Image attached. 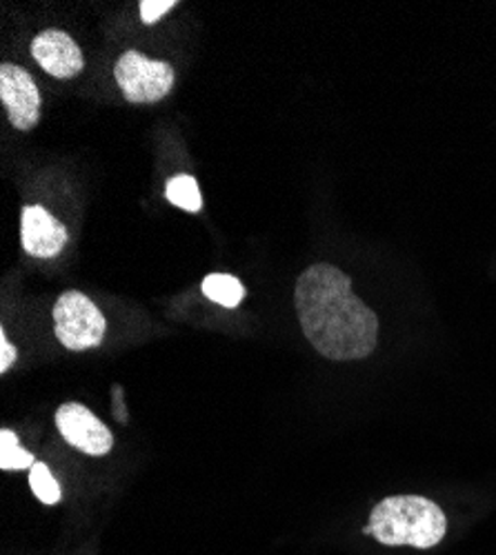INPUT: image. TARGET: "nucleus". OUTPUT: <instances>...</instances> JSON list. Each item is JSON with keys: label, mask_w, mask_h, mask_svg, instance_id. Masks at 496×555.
<instances>
[{"label": "nucleus", "mask_w": 496, "mask_h": 555, "mask_svg": "<svg viewBox=\"0 0 496 555\" xmlns=\"http://www.w3.org/2000/svg\"><path fill=\"white\" fill-rule=\"evenodd\" d=\"M69 236L67 229L40 205H27L21 214V243L23 249L34 258L59 256Z\"/></svg>", "instance_id": "obj_7"}, {"label": "nucleus", "mask_w": 496, "mask_h": 555, "mask_svg": "<svg viewBox=\"0 0 496 555\" xmlns=\"http://www.w3.org/2000/svg\"><path fill=\"white\" fill-rule=\"evenodd\" d=\"M0 101H3L10 122L18 131H29L40 120V91L34 78L18 65H0Z\"/></svg>", "instance_id": "obj_6"}, {"label": "nucleus", "mask_w": 496, "mask_h": 555, "mask_svg": "<svg viewBox=\"0 0 496 555\" xmlns=\"http://www.w3.org/2000/svg\"><path fill=\"white\" fill-rule=\"evenodd\" d=\"M16 358H18L16 347L8 340L5 330H0V374H8L12 364L16 362Z\"/></svg>", "instance_id": "obj_14"}, {"label": "nucleus", "mask_w": 496, "mask_h": 555, "mask_svg": "<svg viewBox=\"0 0 496 555\" xmlns=\"http://www.w3.org/2000/svg\"><path fill=\"white\" fill-rule=\"evenodd\" d=\"M59 343L69 351L94 349L103 343L107 322L101 309L80 292H65L54 305Z\"/></svg>", "instance_id": "obj_3"}, {"label": "nucleus", "mask_w": 496, "mask_h": 555, "mask_svg": "<svg viewBox=\"0 0 496 555\" xmlns=\"http://www.w3.org/2000/svg\"><path fill=\"white\" fill-rule=\"evenodd\" d=\"M165 196L174 207H180V209H186L190 214H196V211L203 209V196H201V190H199V182L188 173L174 176L167 182Z\"/></svg>", "instance_id": "obj_10"}, {"label": "nucleus", "mask_w": 496, "mask_h": 555, "mask_svg": "<svg viewBox=\"0 0 496 555\" xmlns=\"http://www.w3.org/2000/svg\"><path fill=\"white\" fill-rule=\"evenodd\" d=\"M171 8H176V0H143V3H141V21L145 25H154Z\"/></svg>", "instance_id": "obj_13"}, {"label": "nucleus", "mask_w": 496, "mask_h": 555, "mask_svg": "<svg viewBox=\"0 0 496 555\" xmlns=\"http://www.w3.org/2000/svg\"><path fill=\"white\" fill-rule=\"evenodd\" d=\"M29 487L34 491V495L42 502V504H59L61 502V485L56 482V478L52 476L50 467L42 465V462H36V465L29 469Z\"/></svg>", "instance_id": "obj_12"}, {"label": "nucleus", "mask_w": 496, "mask_h": 555, "mask_svg": "<svg viewBox=\"0 0 496 555\" xmlns=\"http://www.w3.org/2000/svg\"><path fill=\"white\" fill-rule=\"evenodd\" d=\"M34 61L54 78L67 80L82 72L85 59L74 38L61 29H44L31 42Z\"/></svg>", "instance_id": "obj_8"}, {"label": "nucleus", "mask_w": 496, "mask_h": 555, "mask_svg": "<svg viewBox=\"0 0 496 555\" xmlns=\"http://www.w3.org/2000/svg\"><path fill=\"white\" fill-rule=\"evenodd\" d=\"M36 465V457L25 451L18 442V436L10 429L0 431V469L3 472H23Z\"/></svg>", "instance_id": "obj_11"}, {"label": "nucleus", "mask_w": 496, "mask_h": 555, "mask_svg": "<svg viewBox=\"0 0 496 555\" xmlns=\"http://www.w3.org/2000/svg\"><path fill=\"white\" fill-rule=\"evenodd\" d=\"M203 294L220 307L237 309L245 298V287L230 273H209L203 281Z\"/></svg>", "instance_id": "obj_9"}, {"label": "nucleus", "mask_w": 496, "mask_h": 555, "mask_svg": "<svg viewBox=\"0 0 496 555\" xmlns=\"http://www.w3.org/2000/svg\"><path fill=\"white\" fill-rule=\"evenodd\" d=\"M56 427L69 447L87 455H107L114 447V436L103 421L78 402H67L56 411Z\"/></svg>", "instance_id": "obj_5"}, {"label": "nucleus", "mask_w": 496, "mask_h": 555, "mask_svg": "<svg viewBox=\"0 0 496 555\" xmlns=\"http://www.w3.org/2000/svg\"><path fill=\"white\" fill-rule=\"evenodd\" d=\"M114 76L123 96L137 105L158 103L174 87V69L167 63L152 61L133 50L116 61Z\"/></svg>", "instance_id": "obj_4"}, {"label": "nucleus", "mask_w": 496, "mask_h": 555, "mask_svg": "<svg viewBox=\"0 0 496 555\" xmlns=\"http://www.w3.org/2000/svg\"><path fill=\"white\" fill-rule=\"evenodd\" d=\"M447 531L445 514L441 506L421 495H392L381 500L370 516V525L364 527L366 535H372L385 546H415L432 548Z\"/></svg>", "instance_id": "obj_2"}, {"label": "nucleus", "mask_w": 496, "mask_h": 555, "mask_svg": "<svg viewBox=\"0 0 496 555\" xmlns=\"http://www.w3.org/2000/svg\"><path fill=\"white\" fill-rule=\"evenodd\" d=\"M294 300L305 338L323 358L352 362L377 349L379 318L352 292V278L339 267H307L298 275Z\"/></svg>", "instance_id": "obj_1"}]
</instances>
